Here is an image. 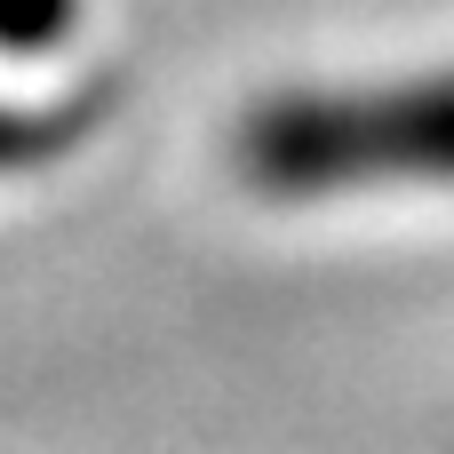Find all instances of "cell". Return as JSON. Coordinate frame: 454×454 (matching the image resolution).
<instances>
[{"instance_id": "obj_1", "label": "cell", "mask_w": 454, "mask_h": 454, "mask_svg": "<svg viewBox=\"0 0 454 454\" xmlns=\"http://www.w3.org/2000/svg\"><path fill=\"white\" fill-rule=\"evenodd\" d=\"M231 168L271 200L454 184V80L439 72L359 96H271L231 128Z\"/></svg>"}, {"instance_id": "obj_2", "label": "cell", "mask_w": 454, "mask_h": 454, "mask_svg": "<svg viewBox=\"0 0 454 454\" xmlns=\"http://www.w3.org/2000/svg\"><path fill=\"white\" fill-rule=\"evenodd\" d=\"M88 128V112H0V168L8 160H40L56 144H72Z\"/></svg>"}, {"instance_id": "obj_3", "label": "cell", "mask_w": 454, "mask_h": 454, "mask_svg": "<svg viewBox=\"0 0 454 454\" xmlns=\"http://www.w3.org/2000/svg\"><path fill=\"white\" fill-rule=\"evenodd\" d=\"M80 0H0V48H48Z\"/></svg>"}]
</instances>
